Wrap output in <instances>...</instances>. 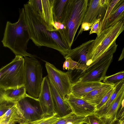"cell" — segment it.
<instances>
[{"mask_svg":"<svg viewBox=\"0 0 124 124\" xmlns=\"http://www.w3.org/2000/svg\"><path fill=\"white\" fill-rule=\"evenodd\" d=\"M23 7L31 39L35 44L38 46H43L55 49L64 57L66 56L70 49L63 43L57 31L48 30L43 21L30 4H25Z\"/></svg>","mask_w":124,"mask_h":124,"instance_id":"6da1fadb","label":"cell"},{"mask_svg":"<svg viewBox=\"0 0 124 124\" xmlns=\"http://www.w3.org/2000/svg\"><path fill=\"white\" fill-rule=\"evenodd\" d=\"M19 13L17 22L14 23L7 22L1 42L4 47L10 49L16 56L37 57L36 55L27 51L31 36L26 22L24 7L20 9Z\"/></svg>","mask_w":124,"mask_h":124,"instance_id":"7a4b0ae2","label":"cell"},{"mask_svg":"<svg viewBox=\"0 0 124 124\" xmlns=\"http://www.w3.org/2000/svg\"><path fill=\"white\" fill-rule=\"evenodd\" d=\"M88 1L68 0L66 5L61 21L64 28L57 31L63 43L70 49L77 30L83 22Z\"/></svg>","mask_w":124,"mask_h":124,"instance_id":"3957f363","label":"cell"},{"mask_svg":"<svg viewBox=\"0 0 124 124\" xmlns=\"http://www.w3.org/2000/svg\"><path fill=\"white\" fill-rule=\"evenodd\" d=\"M124 30V21H122L103 30L89 46L86 65L89 66L100 57Z\"/></svg>","mask_w":124,"mask_h":124,"instance_id":"277c9868","label":"cell"},{"mask_svg":"<svg viewBox=\"0 0 124 124\" xmlns=\"http://www.w3.org/2000/svg\"><path fill=\"white\" fill-rule=\"evenodd\" d=\"M24 57L15 56L0 70V88H16L24 86Z\"/></svg>","mask_w":124,"mask_h":124,"instance_id":"5b68a950","label":"cell"},{"mask_svg":"<svg viewBox=\"0 0 124 124\" xmlns=\"http://www.w3.org/2000/svg\"><path fill=\"white\" fill-rule=\"evenodd\" d=\"M24 58V86L29 96L38 99L43 80L42 67L35 57L26 56Z\"/></svg>","mask_w":124,"mask_h":124,"instance_id":"8992f818","label":"cell"},{"mask_svg":"<svg viewBox=\"0 0 124 124\" xmlns=\"http://www.w3.org/2000/svg\"><path fill=\"white\" fill-rule=\"evenodd\" d=\"M16 107L19 124L35 121L44 116L38 99L27 94L16 103Z\"/></svg>","mask_w":124,"mask_h":124,"instance_id":"52a82bcc","label":"cell"},{"mask_svg":"<svg viewBox=\"0 0 124 124\" xmlns=\"http://www.w3.org/2000/svg\"><path fill=\"white\" fill-rule=\"evenodd\" d=\"M45 66L49 80L64 100L70 93L72 84L69 72L60 70L53 64L46 61Z\"/></svg>","mask_w":124,"mask_h":124,"instance_id":"ba28073f","label":"cell"},{"mask_svg":"<svg viewBox=\"0 0 124 124\" xmlns=\"http://www.w3.org/2000/svg\"><path fill=\"white\" fill-rule=\"evenodd\" d=\"M55 0H29L27 2L45 23L47 29L57 31L54 21L53 7Z\"/></svg>","mask_w":124,"mask_h":124,"instance_id":"9c48e42d","label":"cell"},{"mask_svg":"<svg viewBox=\"0 0 124 124\" xmlns=\"http://www.w3.org/2000/svg\"><path fill=\"white\" fill-rule=\"evenodd\" d=\"M113 58L112 56L105 61H99L90 65L85 71L81 72L75 82H101L106 76V72Z\"/></svg>","mask_w":124,"mask_h":124,"instance_id":"30bf717a","label":"cell"},{"mask_svg":"<svg viewBox=\"0 0 124 124\" xmlns=\"http://www.w3.org/2000/svg\"><path fill=\"white\" fill-rule=\"evenodd\" d=\"M109 1L110 0H89L83 22H88L93 25L98 19L102 21L106 14Z\"/></svg>","mask_w":124,"mask_h":124,"instance_id":"8fae6325","label":"cell"},{"mask_svg":"<svg viewBox=\"0 0 124 124\" xmlns=\"http://www.w3.org/2000/svg\"><path fill=\"white\" fill-rule=\"evenodd\" d=\"M38 99L39 101L44 116L57 114L55 110L49 80L47 76L43 78L40 92Z\"/></svg>","mask_w":124,"mask_h":124,"instance_id":"7c38bea8","label":"cell"},{"mask_svg":"<svg viewBox=\"0 0 124 124\" xmlns=\"http://www.w3.org/2000/svg\"><path fill=\"white\" fill-rule=\"evenodd\" d=\"M64 100L69 105L72 112L78 116H87L94 113L95 111V105L75 97L71 92Z\"/></svg>","mask_w":124,"mask_h":124,"instance_id":"4fadbf2b","label":"cell"},{"mask_svg":"<svg viewBox=\"0 0 124 124\" xmlns=\"http://www.w3.org/2000/svg\"><path fill=\"white\" fill-rule=\"evenodd\" d=\"M104 84L101 82L76 81L72 83L70 92L75 97L82 98L85 95Z\"/></svg>","mask_w":124,"mask_h":124,"instance_id":"5bb4252c","label":"cell"},{"mask_svg":"<svg viewBox=\"0 0 124 124\" xmlns=\"http://www.w3.org/2000/svg\"><path fill=\"white\" fill-rule=\"evenodd\" d=\"M49 81L55 110L58 116L61 117L72 113L71 109L68 103L62 97L51 82L49 80Z\"/></svg>","mask_w":124,"mask_h":124,"instance_id":"9a60e30c","label":"cell"},{"mask_svg":"<svg viewBox=\"0 0 124 124\" xmlns=\"http://www.w3.org/2000/svg\"><path fill=\"white\" fill-rule=\"evenodd\" d=\"M94 39L85 42L77 47L71 49L65 59L70 57L72 60L81 64L86 65L87 61V54L89 46Z\"/></svg>","mask_w":124,"mask_h":124,"instance_id":"2e32d148","label":"cell"},{"mask_svg":"<svg viewBox=\"0 0 124 124\" xmlns=\"http://www.w3.org/2000/svg\"><path fill=\"white\" fill-rule=\"evenodd\" d=\"M124 99V85L105 115L100 117L103 122L104 124H113L116 119L117 114Z\"/></svg>","mask_w":124,"mask_h":124,"instance_id":"e0dca14e","label":"cell"},{"mask_svg":"<svg viewBox=\"0 0 124 124\" xmlns=\"http://www.w3.org/2000/svg\"><path fill=\"white\" fill-rule=\"evenodd\" d=\"M114 86V85L104 83L99 87L85 95L82 99L96 106L101 102L110 90Z\"/></svg>","mask_w":124,"mask_h":124,"instance_id":"ac0fdd59","label":"cell"},{"mask_svg":"<svg viewBox=\"0 0 124 124\" xmlns=\"http://www.w3.org/2000/svg\"><path fill=\"white\" fill-rule=\"evenodd\" d=\"M27 94L24 86L16 88H0V100L15 103L23 98Z\"/></svg>","mask_w":124,"mask_h":124,"instance_id":"d6986e66","label":"cell"},{"mask_svg":"<svg viewBox=\"0 0 124 124\" xmlns=\"http://www.w3.org/2000/svg\"><path fill=\"white\" fill-rule=\"evenodd\" d=\"M124 85V81H122L115 85L114 90L107 101L99 109L95 111L94 113L101 117L103 116L117 96Z\"/></svg>","mask_w":124,"mask_h":124,"instance_id":"ffe728a7","label":"cell"},{"mask_svg":"<svg viewBox=\"0 0 124 124\" xmlns=\"http://www.w3.org/2000/svg\"><path fill=\"white\" fill-rule=\"evenodd\" d=\"M120 21H124V0L109 15L106 21L105 28L114 25Z\"/></svg>","mask_w":124,"mask_h":124,"instance_id":"44dd1931","label":"cell"},{"mask_svg":"<svg viewBox=\"0 0 124 124\" xmlns=\"http://www.w3.org/2000/svg\"><path fill=\"white\" fill-rule=\"evenodd\" d=\"M86 116H78L72 112L64 116L60 117L52 124H83Z\"/></svg>","mask_w":124,"mask_h":124,"instance_id":"7402d4cb","label":"cell"},{"mask_svg":"<svg viewBox=\"0 0 124 124\" xmlns=\"http://www.w3.org/2000/svg\"><path fill=\"white\" fill-rule=\"evenodd\" d=\"M68 0H55L53 7L54 21L61 22Z\"/></svg>","mask_w":124,"mask_h":124,"instance_id":"603a6c76","label":"cell"},{"mask_svg":"<svg viewBox=\"0 0 124 124\" xmlns=\"http://www.w3.org/2000/svg\"><path fill=\"white\" fill-rule=\"evenodd\" d=\"M63 65V70H78L83 72L87 69L88 66L86 65L81 64L74 61L70 57L66 58Z\"/></svg>","mask_w":124,"mask_h":124,"instance_id":"cb8c5ba5","label":"cell"},{"mask_svg":"<svg viewBox=\"0 0 124 124\" xmlns=\"http://www.w3.org/2000/svg\"><path fill=\"white\" fill-rule=\"evenodd\" d=\"M123 1V0H110L105 17L103 20L101 21L100 33L105 28L106 21L109 15Z\"/></svg>","mask_w":124,"mask_h":124,"instance_id":"d4e9b609","label":"cell"},{"mask_svg":"<svg viewBox=\"0 0 124 124\" xmlns=\"http://www.w3.org/2000/svg\"><path fill=\"white\" fill-rule=\"evenodd\" d=\"M57 114L51 115L44 116L35 121L22 123L20 124H52L59 120Z\"/></svg>","mask_w":124,"mask_h":124,"instance_id":"484cf974","label":"cell"},{"mask_svg":"<svg viewBox=\"0 0 124 124\" xmlns=\"http://www.w3.org/2000/svg\"><path fill=\"white\" fill-rule=\"evenodd\" d=\"M103 80L104 83L115 85L121 81H124V71L110 76H106Z\"/></svg>","mask_w":124,"mask_h":124,"instance_id":"4316f807","label":"cell"},{"mask_svg":"<svg viewBox=\"0 0 124 124\" xmlns=\"http://www.w3.org/2000/svg\"><path fill=\"white\" fill-rule=\"evenodd\" d=\"M86 124H104L103 122L100 117L94 113L86 116L85 123Z\"/></svg>","mask_w":124,"mask_h":124,"instance_id":"83f0119b","label":"cell"},{"mask_svg":"<svg viewBox=\"0 0 124 124\" xmlns=\"http://www.w3.org/2000/svg\"><path fill=\"white\" fill-rule=\"evenodd\" d=\"M16 103L3 100H0V117L4 115Z\"/></svg>","mask_w":124,"mask_h":124,"instance_id":"f1b7e54d","label":"cell"},{"mask_svg":"<svg viewBox=\"0 0 124 124\" xmlns=\"http://www.w3.org/2000/svg\"><path fill=\"white\" fill-rule=\"evenodd\" d=\"M101 20L98 19L96 21L91 27L89 34L93 33H96L97 36L100 34V27Z\"/></svg>","mask_w":124,"mask_h":124,"instance_id":"f546056e","label":"cell"},{"mask_svg":"<svg viewBox=\"0 0 124 124\" xmlns=\"http://www.w3.org/2000/svg\"><path fill=\"white\" fill-rule=\"evenodd\" d=\"M115 87V86H114ZM114 87H113L103 97L101 102L96 106L95 111L99 109L101 107L103 106L106 102L110 97L114 90Z\"/></svg>","mask_w":124,"mask_h":124,"instance_id":"4dcf8cb0","label":"cell"},{"mask_svg":"<svg viewBox=\"0 0 124 124\" xmlns=\"http://www.w3.org/2000/svg\"><path fill=\"white\" fill-rule=\"evenodd\" d=\"M92 25L88 22H83L81 24L80 29L79 30L77 37L75 39L76 40L78 36L81 34L83 31H87L90 29Z\"/></svg>","mask_w":124,"mask_h":124,"instance_id":"1f68e13d","label":"cell"},{"mask_svg":"<svg viewBox=\"0 0 124 124\" xmlns=\"http://www.w3.org/2000/svg\"><path fill=\"white\" fill-rule=\"evenodd\" d=\"M116 119L124 122V99L122 101L121 109L117 114Z\"/></svg>","mask_w":124,"mask_h":124,"instance_id":"d6a6232c","label":"cell"},{"mask_svg":"<svg viewBox=\"0 0 124 124\" xmlns=\"http://www.w3.org/2000/svg\"><path fill=\"white\" fill-rule=\"evenodd\" d=\"M16 123L14 121L8 120L0 122V124H16Z\"/></svg>","mask_w":124,"mask_h":124,"instance_id":"836d02e7","label":"cell"},{"mask_svg":"<svg viewBox=\"0 0 124 124\" xmlns=\"http://www.w3.org/2000/svg\"><path fill=\"white\" fill-rule=\"evenodd\" d=\"M124 58V47L122 49V53L118 59V61H120Z\"/></svg>","mask_w":124,"mask_h":124,"instance_id":"e575fe53","label":"cell"},{"mask_svg":"<svg viewBox=\"0 0 124 124\" xmlns=\"http://www.w3.org/2000/svg\"><path fill=\"white\" fill-rule=\"evenodd\" d=\"M120 123V122L119 120L116 119L113 124H119Z\"/></svg>","mask_w":124,"mask_h":124,"instance_id":"d590c367","label":"cell"},{"mask_svg":"<svg viewBox=\"0 0 124 124\" xmlns=\"http://www.w3.org/2000/svg\"><path fill=\"white\" fill-rule=\"evenodd\" d=\"M120 123L121 124H124V122H123L122 121H120Z\"/></svg>","mask_w":124,"mask_h":124,"instance_id":"8d00e7d4","label":"cell"},{"mask_svg":"<svg viewBox=\"0 0 124 124\" xmlns=\"http://www.w3.org/2000/svg\"><path fill=\"white\" fill-rule=\"evenodd\" d=\"M121 124L120 123V124Z\"/></svg>","mask_w":124,"mask_h":124,"instance_id":"74e56055","label":"cell"}]
</instances>
